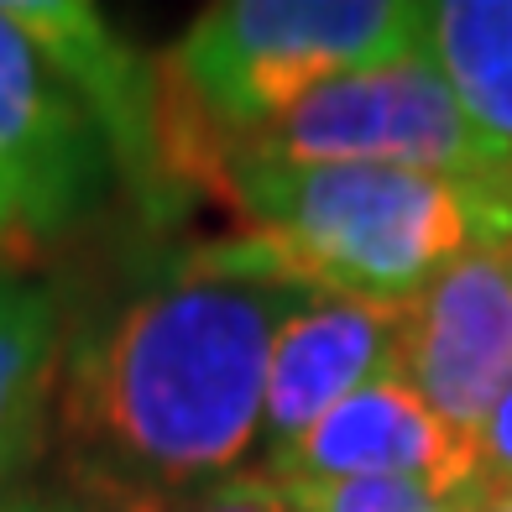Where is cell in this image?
<instances>
[{
    "instance_id": "1",
    "label": "cell",
    "mask_w": 512,
    "mask_h": 512,
    "mask_svg": "<svg viewBox=\"0 0 512 512\" xmlns=\"http://www.w3.org/2000/svg\"><path fill=\"white\" fill-rule=\"evenodd\" d=\"M304 293L215 241L89 324L53 398L84 502L183 512L241 476L262 445L272 335Z\"/></svg>"
},
{
    "instance_id": "2",
    "label": "cell",
    "mask_w": 512,
    "mask_h": 512,
    "mask_svg": "<svg viewBox=\"0 0 512 512\" xmlns=\"http://www.w3.org/2000/svg\"><path fill=\"white\" fill-rule=\"evenodd\" d=\"M251 225L225 241L293 288L408 309L460 256L512 251V189L408 168H230Z\"/></svg>"
},
{
    "instance_id": "3",
    "label": "cell",
    "mask_w": 512,
    "mask_h": 512,
    "mask_svg": "<svg viewBox=\"0 0 512 512\" xmlns=\"http://www.w3.org/2000/svg\"><path fill=\"white\" fill-rule=\"evenodd\" d=\"M424 48L413 0H225L183 32L157 68L230 147L309 89Z\"/></svg>"
},
{
    "instance_id": "4",
    "label": "cell",
    "mask_w": 512,
    "mask_h": 512,
    "mask_svg": "<svg viewBox=\"0 0 512 512\" xmlns=\"http://www.w3.org/2000/svg\"><path fill=\"white\" fill-rule=\"evenodd\" d=\"M236 162H256V168H408L507 189L476 147L450 84L439 79L424 48L309 89L283 115L241 136L230 147V168Z\"/></svg>"
},
{
    "instance_id": "5",
    "label": "cell",
    "mask_w": 512,
    "mask_h": 512,
    "mask_svg": "<svg viewBox=\"0 0 512 512\" xmlns=\"http://www.w3.org/2000/svg\"><path fill=\"white\" fill-rule=\"evenodd\" d=\"M115 157L58 58L0 0V246L58 241L110 194Z\"/></svg>"
},
{
    "instance_id": "6",
    "label": "cell",
    "mask_w": 512,
    "mask_h": 512,
    "mask_svg": "<svg viewBox=\"0 0 512 512\" xmlns=\"http://www.w3.org/2000/svg\"><path fill=\"white\" fill-rule=\"evenodd\" d=\"M262 476L277 486L413 481L439 497H492L481 481V450L418 398L403 371L351 392L283 460L262 465Z\"/></svg>"
},
{
    "instance_id": "7",
    "label": "cell",
    "mask_w": 512,
    "mask_h": 512,
    "mask_svg": "<svg viewBox=\"0 0 512 512\" xmlns=\"http://www.w3.org/2000/svg\"><path fill=\"white\" fill-rule=\"evenodd\" d=\"M398 371L460 439H481L512 387V277L502 251H471L403 309Z\"/></svg>"
},
{
    "instance_id": "8",
    "label": "cell",
    "mask_w": 512,
    "mask_h": 512,
    "mask_svg": "<svg viewBox=\"0 0 512 512\" xmlns=\"http://www.w3.org/2000/svg\"><path fill=\"white\" fill-rule=\"evenodd\" d=\"M403 309L366 298L304 293L277 324L262 387V465L283 460L324 413H335L366 382L398 371Z\"/></svg>"
},
{
    "instance_id": "9",
    "label": "cell",
    "mask_w": 512,
    "mask_h": 512,
    "mask_svg": "<svg viewBox=\"0 0 512 512\" xmlns=\"http://www.w3.org/2000/svg\"><path fill=\"white\" fill-rule=\"evenodd\" d=\"M11 16L27 27L58 68L110 142L115 178L142 204L147 220H168L173 199L162 183V131H157V58H142L110 21L84 0H11Z\"/></svg>"
},
{
    "instance_id": "10",
    "label": "cell",
    "mask_w": 512,
    "mask_h": 512,
    "mask_svg": "<svg viewBox=\"0 0 512 512\" xmlns=\"http://www.w3.org/2000/svg\"><path fill=\"white\" fill-rule=\"evenodd\" d=\"M424 53L492 173L512 189V0H429Z\"/></svg>"
},
{
    "instance_id": "11",
    "label": "cell",
    "mask_w": 512,
    "mask_h": 512,
    "mask_svg": "<svg viewBox=\"0 0 512 512\" xmlns=\"http://www.w3.org/2000/svg\"><path fill=\"white\" fill-rule=\"evenodd\" d=\"M63 377V309L48 288L0 277V476H21L42 450Z\"/></svg>"
},
{
    "instance_id": "12",
    "label": "cell",
    "mask_w": 512,
    "mask_h": 512,
    "mask_svg": "<svg viewBox=\"0 0 512 512\" xmlns=\"http://www.w3.org/2000/svg\"><path fill=\"white\" fill-rule=\"evenodd\" d=\"M293 512H476L486 497H439L413 481H335L283 486Z\"/></svg>"
},
{
    "instance_id": "13",
    "label": "cell",
    "mask_w": 512,
    "mask_h": 512,
    "mask_svg": "<svg viewBox=\"0 0 512 512\" xmlns=\"http://www.w3.org/2000/svg\"><path fill=\"white\" fill-rule=\"evenodd\" d=\"M183 512H293V502H288V492L277 481H267L262 471L256 476H230V481H220L215 492H204L194 507H183Z\"/></svg>"
},
{
    "instance_id": "14",
    "label": "cell",
    "mask_w": 512,
    "mask_h": 512,
    "mask_svg": "<svg viewBox=\"0 0 512 512\" xmlns=\"http://www.w3.org/2000/svg\"><path fill=\"white\" fill-rule=\"evenodd\" d=\"M476 450H481L486 492H512V387L502 392V403L492 408V418H486Z\"/></svg>"
},
{
    "instance_id": "15",
    "label": "cell",
    "mask_w": 512,
    "mask_h": 512,
    "mask_svg": "<svg viewBox=\"0 0 512 512\" xmlns=\"http://www.w3.org/2000/svg\"><path fill=\"white\" fill-rule=\"evenodd\" d=\"M53 502L37 497L32 486H21V476H0V512H48Z\"/></svg>"
},
{
    "instance_id": "16",
    "label": "cell",
    "mask_w": 512,
    "mask_h": 512,
    "mask_svg": "<svg viewBox=\"0 0 512 512\" xmlns=\"http://www.w3.org/2000/svg\"><path fill=\"white\" fill-rule=\"evenodd\" d=\"M476 512H512V492H492V497H486Z\"/></svg>"
},
{
    "instance_id": "17",
    "label": "cell",
    "mask_w": 512,
    "mask_h": 512,
    "mask_svg": "<svg viewBox=\"0 0 512 512\" xmlns=\"http://www.w3.org/2000/svg\"><path fill=\"white\" fill-rule=\"evenodd\" d=\"M48 512H110V507H100V502H53Z\"/></svg>"
},
{
    "instance_id": "18",
    "label": "cell",
    "mask_w": 512,
    "mask_h": 512,
    "mask_svg": "<svg viewBox=\"0 0 512 512\" xmlns=\"http://www.w3.org/2000/svg\"><path fill=\"white\" fill-rule=\"evenodd\" d=\"M507 277H512V251H507Z\"/></svg>"
}]
</instances>
